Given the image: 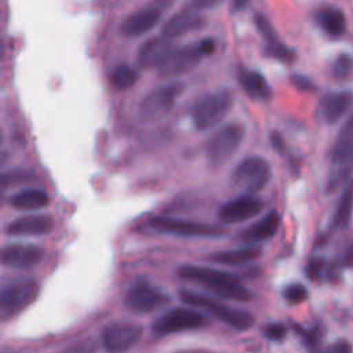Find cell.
<instances>
[{
    "label": "cell",
    "instance_id": "cell-1",
    "mask_svg": "<svg viewBox=\"0 0 353 353\" xmlns=\"http://www.w3.org/2000/svg\"><path fill=\"white\" fill-rule=\"evenodd\" d=\"M176 274L183 280L203 285L219 298L239 302H251L255 299V294L244 287L236 274L208 266L181 265L176 269Z\"/></svg>",
    "mask_w": 353,
    "mask_h": 353
},
{
    "label": "cell",
    "instance_id": "cell-2",
    "mask_svg": "<svg viewBox=\"0 0 353 353\" xmlns=\"http://www.w3.org/2000/svg\"><path fill=\"white\" fill-rule=\"evenodd\" d=\"M178 295L179 299L186 305L196 309H203L204 312L214 316L215 319H218L219 321H222L223 324L229 325L233 330L247 331L255 324V317L250 312L225 305L207 295L193 292L189 290H181Z\"/></svg>",
    "mask_w": 353,
    "mask_h": 353
},
{
    "label": "cell",
    "instance_id": "cell-3",
    "mask_svg": "<svg viewBox=\"0 0 353 353\" xmlns=\"http://www.w3.org/2000/svg\"><path fill=\"white\" fill-rule=\"evenodd\" d=\"M332 168L327 181V192H335L353 171V113L341 127L331 150Z\"/></svg>",
    "mask_w": 353,
    "mask_h": 353
},
{
    "label": "cell",
    "instance_id": "cell-4",
    "mask_svg": "<svg viewBox=\"0 0 353 353\" xmlns=\"http://www.w3.org/2000/svg\"><path fill=\"white\" fill-rule=\"evenodd\" d=\"M234 94L230 90H219L203 97L192 110V121L199 131L218 125L232 110Z\"/></svg>",
    "mask_w": 353,
    "mask_h": 353
},
{
    "label": "cell",
    "instance_id": "cell-5",
    "mask_svg": "<svg viewBox=\"0 0 353 353\" xmlns=\"http://www.w3.org/2000/svg\"><path fill=\"white\" fill-rule=\"evenodd\" d=\"M40 285L33 279L18 280L0 287V320L7 321L30 306L39 296Z\"/></svg>",
    "mask_w": 353,
    "mask_h": 353
},
{
    "label": "cell",
    "instance_id": "cell-6",
    "mask_svg": "<svg viewBox=\"0 0 353 353\" xmlns=\"http://www.w3.org/2000/svg\"><path fill=\"white\" fill-rule=\"evenodd\" d=\"M185 90V85L179 81L165 84L154 91L149 92L139 103L138 119L143 124L156 123L164 119L174 108L178 97Z\"/></svg>",
    "mask_w": 353,
    "mask_h": 353
},
{
    "label": "cell",
    "instance_id": "cell-7",
    "mask_svg": "<svg viewBox=\"0 0 353 353\" xmlns=\"http://www.w3.org/2000/svg\"><path fill=\"white\" fill-rule=\"evenodd\" d=\"M245 128L240 123H229L216 130L205 145V153L212 165L226 163L240 148Z\"/></svg>",
    "mask_w": 353,
    "mask_h": 353
},
{
    "label": "cell",
    "instance_id": "cell-8",
    "mask_svg": "<svg viewBox=\"0 0 353 353\" xmlns=\"http://www.w3.org/2000/svg\"><path fill=\"white\" fill-rule=\"evenodd\" d=\"M272 179V168L266 159L261 156H250L241 160L232 174L234 186L243 189L248 194L261 192Z\"/></svg>",
    "mask_w": 353,
    "mask_h": 353
},
{
    "label": "cell",
    "instance_id": "cell-9",
    "mask_svg": "<svg viewBox=\"0 0 353 353\" xmlns=\"http://www.w3.org/2000/svg\"><path fill=\"white\" fill-rule=\"evenodd\" d=\"M149 226L160 233L175 234L181 237H222L228 233V230L222 226L186 221V219H176L170 216H153L149 219Z\"/></svg>",
    "mask_w": 353,
    "mask_h": 353
},
{
    "label": "cell",
    "instance_id": "cell-10",
    "mask_svg": "<svg viewBox=\"0 0 353 353\" xmlns=\"http://www.w3.org/2000/svg\"><path fill=\"white\" fill-rule=\"evenodd\" d=\"M208 324V319L201 312L189 307H175L157 317L152 324V328L160 335H168L182 331L200 330Z\"/></svg>",
    "mask_w": 353,
    "mask_h": 353
},
{
    "label": "cell",
    "instance_id": "cell-11",
    "mask_svg": "<svg viewBox=\"0 0 353 353\" xmlns=\"http://www.w3.org/2000/svg\"><path fill=\"white\" fill-rule=\"evenodd\" d=\"M143 327L130 321H112L101 331V341L106 352L124 353L132 349L142 338Z\"/></svg>",
    "mask_w": 353,
    "mask_h": 353
},
{
    "label": "cell",
    "instance_id": "cell-12",
    "mask_svg": "<svg viewBox=\"0 0 353 353\" xmlns=\"http://www.w3.org/2000/svg\"><path fill=\"white\" fill-rule=\"evenodd\" d=\"M171 296L146 280H138L125 295V305L138 313L154 312L170 303Z\"/></svg>",
    "mask_w": 353,
    "mask_h": 353
},
{
    "label": "cell",
    "instance_id": "cell-13",
    "mask_svg": "<svg viewBox=\"0 0 353 353\" xmlns=\"http://www.w3.org/2000/svg\"><path fill=\"white\" fill-rule=\"evenodd\" d=\"M263 208L265 201L262 199L254 194H243L225 203L218 211V218L223 223H239L256 216Z\"/></svg>",
    "mask_w": 353,
    "mask_h": 353
},
{
    "label": "cell",
    "instance_id": "cell-14",
    "mask_svg": "<svg viewBox=\"0 0 353 353\" xmlns=\"http://www.w3.org/2000/svg\"><path fill=\"white\" fill-rule=\"evenodd\" d=\"M201 58L203 55L199 51L197 43L175 48L165 63L159 68V74L163 79H175L183 76L192 72L199 65Z\"/></svg>",
    "mask_w": 353,
    "mask_h": 353
},
{
    "label": "cell",
    "instance_id": "cell-15",
    "mask_svg": "<svg viewBox=\"0 0 353 353\" xmlns=\"http://www.w3.org/2000/svg\"><path fill=\"white\" fill-rule=\"evenodd\" d=\"M44 258V250L36 244L14 243L0 248V263L8 268H30Z\"/></svg>",
    "mask_w": 353,
    "mask_h": 353
},
{
    "label": "cell",
    "instance_id": "cell-16",
    "mask_svg": "<svg viewBox=\"0 0 353 353\" xmlns=\"http://www.w3.org/2000/svg\"><path fill=\"white\" fill-rule=\"evenodd\" d=\"M160 6V3H159ZM156 4H150L139 11H135L124 18L120 25V33L124 37L132 39L142 36L152 30L161 18L163 8Z\"/></svg>",
    "mask_w": 353,
    "mask_h": 353
},
{
    "label": "cell",
    "instance_id": "cell-17",
    "mask_svg": "<svg viewBox=\"0 0 353 353\" xmlns=\"http://www.w3.org/2000/svg\"><path fill=\"white\" fill-rule=\"evenodd\" d=\"M175 46L170 39L165 37H153L145 41L137 54L139 66L146 69H159L165 63L170 55L175 51Z\"/></svg>",
    "mask_w": 353,
    "mask_h": 353
},
{
    "label": "cell",
    "instance_id": "cell-18",
    "mask_svg": "<svg viewBox=\"0 0 353 353\" xmlns=\"http://www.w3.org/2000/svg\"><path fill=\"white\" fill-rule=\"evenodd\" d=\"M205 25V18L200 12L186 7L174 14L163 26L161 34L165 39H176L190 32L200 30Z\"/></svg>",
    "mask_w": 353,
    "mask_h": 353
},
{
    "label": "cell",
    "instance_id": "cell-19",
    "mask_svg": "<svg viewBox=\"0 0 353 353\" xmlns=\"http://www.w3.org/2000/svg\"><path fill=\"white\" fill-rule=\"evenodd\" d=\"M54 218L48 214H33L14 219L6 228L10 236H44L54 229Z\"/></svg>",
    "mask_w": 353,
    "mask_h": 353
},
{
    "label": "cell",
    "instance_id": "cell-20",
    "mask_svg": "<svg viewBox=\"0 0 353 353\" xmlns=\"http://www.w3.org/2000/svg\"><path fill=\"white\" fill-rule=\"evenodd\" d=\"M353 106V92L350 91H336L325 94L319 103L320 117L327 124H334L339 121Z\"/></svg>",
    "mask_w": 353,
    "mask_h": 353
},
{
    "label": "cell",
    "instance_id": "cell-21",
    "mask_svg": "<svg viewBox=\"0 0 353 353\" xmlns=\"http://www.w3.org/2000/svg\"><path fill=\"white\" fill-rule=\"evenodd\" d=\"M280 223H281L280 214L276 210H272L266 215H263L259 221H256L255 223L244 229L239 234V240L241 243L255 245L256 243L272 239L277 233Z\"/></svg>",
    "mask_w": 353,
    "mask_h": 353
},
{
    "label": "cell",
    "instance_id": "cell-22",
    "mask_svg": "<svg viewBox=\"0 0 353 353\" xmlns=\"http://www.w3.org/2000/svg\"><path fill=\"white\" fill-rule=\"evenodd\" d=\"M239 83L251 99L269 101L272 98V88L268 80L256 70L241 68L239 70Z\"/></svg>",
    "mask_w": 353,
    "mask_h": 353
},
{
    "label": "cell",
    "instance_id": "cell-23",
    "mask_svg": "<svg viewBox=\"0 0 353 353\" xmlns=\"http://www.w3.org/2000/svg\"><path fill=\"white\" fill-rule=\"evenodd\" d=\"M316 21L321 30L332 39H339L346 32V18L338 7L324 6L319 8L316 12Z\"/></svg>",
    "mask_w": 353,
    "mask_h": 353
},
{
    "label": "cell",
    "instance_id": "cell-24",
    "mask_svg": "<svg viewBox=\"0 0 353 353\" xmlns=\"http://www.w3.org/2000/svg\"><path fill=\"white\" fill-rule=\"evenodd\" d=\"M262 255V247L259 245H247L236 250H228V251H218L208 255V259L215 263L221 265H243L250 263L261 258Z\"/></svg>",
    "mask_w": 353,
    "mask_h": 353
},
{
    "label": "cell",
    "instance_id": "cell-25",
    "mask_svg": "<svg viewBox=\"0 0 353 353\" xmlns=\"http://www.w3.org/2000/svg\"><path fill=\"white\" fill-rule=\"evenodd\" d=\"M10 204L19 211H36L50 204V196L41 189H26L14 194Z\"/></svg>",
    "mask_w": 353,
    "mask_h": 353
},
{
    "label": "cell",
    "instance_id": "cell-26",
    "mask_svg": "<svg viewBox=\"0 0 353 353\" xmlns=\"http://www.w3.org/2000/svg\"><path fill=\"white\" fill-rule=\"evenodd\" d=\"M353 215V179L349 181L343 192L341 194V199L336 204L334 218H332V228L334 229H343L349 225Z\"/></svg>",
    "mask_w": 353,
    "mask_h": 353
},
{
    "label": "cell",
    "instance_id": "cell-27",
    "mask_svg": "<svg viewBox=\"0 0 353 353\" xmlns=\"http://www.w3.org/2000/svg\"><path fill=\"white\" fill-rule=\"evenodd\" d=\"M138 79H139V73L134 68L125 63L116 66L110 73V83L113 88H116L117 91H127L132 88L138 81Z\"/></svg>",
    "mask_w": 353,
    "mask_h": 353
},
{
    "label": "cell",
    "instance_id": "cell-28",
    "mask_svg": "<svg viewBox=\"0 0 353 353\" xmlns=\"http://www.w3.org/2000/svg\"><path fill=\"white\" fill-rule=\"evenodd\" d=\"M34 179H36V174L32 170H25V168L10 170L0 174V189L29 183Z\"/></svg>",
    "mask_w": 353,
    "mask_h": 353
},
{
    "label": "cell",
    "instance_id": "cell-29",
    "mask_svg": "<svg viewBox=\"0 0 353 353\" xmlns=\"http://www.w3.org/2000/svg\"><path fill=\"white\" fill-rule=\"evenodd\" d=\"M265 54L272 59L285 62V63H291L296 58L295 50L291 48L290 46L284 44L280 39H277L274 41H270V43H266Z\"/></svg>",
    "mask_w": 353,
    "mask_h": 353
},
{
    "label": "cell",
    "instance_id": "cell-30",
    "mask_svg": "<svg viewBox=\"0 0 353 353\" xmlns=\"http://www.w3.org/2000/svg\"><path fill=\"white\" fill-rule=\"evenodd\" d=\"M309 296V291L303 284L299 283H291L284 287L283 290V298L290 305H299L305 302Z\"/></svg>",
    "mask_w": 353,
    "mask_h": 353
},
{
    "label": "cell",
    "instance_id": "cell-31",
    "mask_svg": "<svg viewBox=\"0 0 353 353\" xmlns=\"http://www.w3.org/2000/svg\"><path fill=\"white\" fill-rule=\"evenodd\" d=\"M353 70V57L343 52L339 54L331 66V73L335 79H346Z\"/></svg>",
    "mask_w": 353,
    "mask_h": 353
},
{
    "label": "cell",
    "instance_id": "cell-32",
    "mask_svg": "<svg viewBox=\"0 0 353 353\" xmlns=\"http://www.w3.org/2000/svg\"><path fill=\"white\" fill-rule=\"evenodd\" d=\"M97 350H98V341L92 336H87L68 345L58 353H97Z\"/></svg>",
    "mask_w": 353,
    "mask_h": 353
},
{
    "label": "cell",
    "instance_id": "cell-33",
    "mask_svg": "<svg viewBox=\"0 0 353 353\" xmlns=\"http://www.w3.org/2000/svg\"><path fill=\"white\" fill-rule=\"evenodd\" d=\"M296 334L301 335L303 343L306 345V347L312 352H317L320 349V341H321V334L317 328H309L305 330L301 325H294Z\"/></svg>",
    "mask_w": 353,
    "mask_h": 353
},
{
    "label": "cell",
    "instance_id": "cell-34",
    "mask_svg": "<svg viewBox=\"0 0 353 353\" xmlns=\"http://www.w3.org/2000/svg\"><path fill=\"white\" fill-rule=\"evenodd\" d=\"M254 22H255V26H256L258 32L262 34V37H263V40H265L266 43H270V41H274V40L279 39V36H277V33H276L273 25L270 23V21H269L265 15H262V14H255Z\"/></svg>",
    "mask_w": 353,
    "mask_h": 353
},
{
    "label": "cell",
    "instance_id": "cell-35",
    "mask_svg": "<svg viewBox=\"0 0 353 353\" xmlns=\"http://www.w3.org/2000/svg\"><path fill=\"white\" fill-rule=\"evenodd\" d=\"M263 335L270 341L280 342L287 335V327L281 323H270L263 328Z\"/></svg>",
    "mask_w": 353,
    "mask_h": 353
},
{
    "label": "cell",
    "instance_id": "cell-36",
    "mask_svg": "<svg viewBox=\"0 0 353 353\" xmlns=\"http://www.w3.org/2000/svg\"><path fill=\"white\" fill-rule=\"evenodd\" d=\"M290 80H291L292 85H294L295 88H298L299 91H303V92L316 91L314 83H313L309 77H306V76H303V74H292Z\"/></svg>",
    "mask_w": 353,
    "mask_h": 353
},
{
    "label": "cell",
    "instance_id": "cell-37",
    "mask_svg": "<svg viewBox=\"0 0 353 353\" xmlns=\"http://www.w3.org/2000/svg\"><path fill=\"white\" fill-rule=\"evenodd\" d=\"M324 261L320 259V258H312L309 259L307 262V266H306V272H307V276L312 279V280H319L324 272Z\"/></svg>",
    "mask_w": 353,
    "mask_h": 353
},
{
    "label": "cell",
    "instance_id": "cell-38",
    "mask_svg": "<svg viewBox=\"0 0 353 353\" xmlns=\"http://www.w3.org/2000/svg\"><path fill=\"white\" fill-rule=\"evenodd\" d=\"M225 0H190V3L188 4L189 8L200 12L204 10H211L218 7L219 4H222Z\"/></svg>",
    "mask_w": 353,
    "mask_h": 353
},
{
    "label": "cell",
    "instance_id": "cell-39",
    "mask_svg": "<svg viewBox=\"0 0 353 353\" xmlns=\"http://www.w3.org/2000/svg\"><path fill=\"white\" fill-rule=\"evenodd\" d=\"M270 143H272L274 152H277L280 156H285L287 154V143H285L283 135L279 131H272V134H270Z\"/></svg>",
    "mask_w": 353,
    "mask_h": 353
},
{
    "label": "cell",
    "instance_id": "cell-40",
    "mask_svg": "<svg viewBox=\"0 0 353 353\" xmlns=\"http://www.w3.org/2000/svg\"><path fill=\"white\" fill-rule=\"evenodd\" d=\"M197 47H199V51L203 57H208L211 55L214 51H215V40L211 39V37H207V39H203L201 41L197 43Z\"/></svg>",
    "mask_w": 353,
    "mask_h": 353
},
{
    "label": "cell",
    "instance_id": "cell-41",
    "mask_svg": "<svg viewBox=\"0 0 353 353\" xmlns=\"http://www.w3.org/2000/svg\"><path fill=\"white\" fill-rule=\"evenodd\" d=\"M352 352H353L352 345L347 341L341 339V341H336L332 346H330V349L325 353H352Z\"/></svg>",
    "mask_w": 353,
    "mask_h": 353
},
{
    "label": "cell",
    "instance_id": "cell-42",
    "mask_svg": "<svg viewBox=\"0 0 353 353\" xmlns=\"http://www.w3.org/2000/svg\"><path fill=\"white\" fill-rule=\"evenodd\" d=\"M342 265L345 268H353V241L345 248L343 258H342Z\"/></svg>",
    "mask_w": 353,
    "mask_h": 353
},
{
    "label": "cell",
    "instance_id": "cell-43",
    "mask_svg": "<svg viewBox=\"0 0 353 353\" xmlns=\"http://www.w3.org/2000/svg\"><path fill=\"white\" fill-rule=\"evenodd\" d=\"M248 4H250V0H232V10L241 11V10L247 8Z\"/></svg>",
    "mask_w": 353,
    "mask_h": 353
},
{
    "label": "cell",
    "instance_id": "cell-44",
    "mask_svg": "<svg viewBox=\"0 0 353 353\" xmlns=\"http://www.w3.org/2000/svg\"><path fill=\"white\" fill-rule=\"evenodd\" d=\"M8 157H10V154L6 150H0V167L8 161Z\"/></svg>",
    "mask_w": 353,
    "mask_h": 353
},
{
    "label": "cell",
    "instance_id": "cell-45",
    "mask_svg": "<svg viewBox=\"0 0 353 353\" xmlns=\"http://www.w3.org/2000/svg\"><path fill=\"white\" fill-rule=\"evenodd\" d=\"M176 353H214V352L205 350V349H192V350H182V352H176Z\"/></svg>",
    "mask_w": 353,
    "mask_h": 353
},
{
    "label": "cell",
    "instance_id": "cell-46",
    "mask_svg": "<svg viewBox=\"0 0 353 353\" xmlns=\"http://www.w3.org/2000/svg\"><path fill=\"white\" fill-rule=\"evenodd\" d=\"M1 143H3V132L0 131V145H1Z\"/></svg>",
    "mask_w": 353,
    "mask_h": 353
},
{
    "label": "cell",
    "instance_id": "cell-47",
    "mask_svg": "<svg viewBox=\"0 0 353 353\" xmlns=\"http://www.w3.org/2000/svg\"><path fill=\"white\" fill-rule=\"evenodd\" d=\"M0 353H15V352H0Z\"/></svg>",
    "mask_w": 353,
    "mask_h": 353
},
{
    "label": "cell",
    "instance_id": "cell-48",
    "mask_svg": "<svg viewBox=\"0 0 353 353\" xmlns=\"http://www.w3.org/2000/svg\"><path fill=\"white\" fill-rule=\"evenodd\" d=\"M1 192H3V189H0V200H1Z\"/></svg>",
    "mask_w": 353,
    "mask_h": 353
}]
</instances>
